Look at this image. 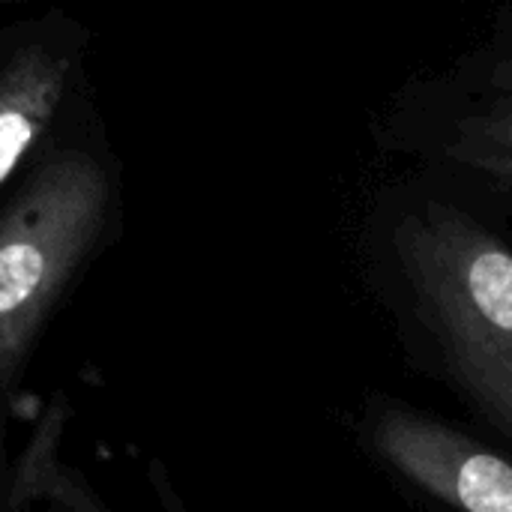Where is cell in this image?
<instances>
[{"mask_svg": "<svg viewBox=\"0 0 512 512\" xmlns=\"http://www.w3.org/2000/svg\"><path fill=\"white\" fill-rule=\"evenodd\" d=\"M507 93L489 108L465 117L450 141V156L512 186V69L504 72Z\"/></svg>", "mask_w": 512, "mask_h": 512, "instance_id": "5b68a950", "label": "cell"}, {"mask_svg": "<svg viewBox=\"0 0 512 512\" xmlns=\"http://www.w3.org/2000/svg\"><path fill=\"white\" fill-rule=\"evenodd\" d=\"M384 462L459 512H512V462L408 408H387L372 426Z\"/></svg>", "mask_w": 512, "mask_h": 512, "instance_id": "3957f363", "label": "cell"}, {"mask_svg": "<svg viewBox=\"0 0 512 512\" xmlns=\"http://www.w3.org/2000/svg\"><path fill=\"white\" fill-rule=\"evenodd\" d=\"M108 180L81 150L51 159L0 219V393L96 243Z\"/></svg>", "mask_w": 512, "mask_h": 512, "instance_id": "7a4b0ae2", "label": "cell"}, {"mask_svg": "<svg viewBox=\"0 0 512 512\" xmlns=\"http://www.w3.org/2000/svg\"><path fill=\"white\" fill-rule=\"evenodd\" d=\"M69 60L33 45L18 51L0 75V186L51 123L63 96Z\"/></svg>", "mask_w": 512, "mask_h": 512, "instance_id": "277c9868", "label": "cell"}, {"mask_svg": "<svg viewBox=\"0 0 512 512\" xmlns=\"http://www.w3.org/2000/svg\"><path fill=\"white\" fill-rule=\"evenodd\" d=\"M396 252L462 393L512 441V249L432 204L399 225Z\"/></svg>", "mask_w": 512, "mask_h": 512, "instance_id": "6da1fadb", "label": "cell"}, {"mask_svg": "<svg viewBox=\"0 0 512 512\" xmlns=\"http://www.w3.org/2000/svg\"><path fill=\"white\" fill-rule=\"evenodd\" d=\"M18 474H21V486H30V492L51 498L57 510L99 512L93 498L84 492V486L60 468V462L54 459V444L51 438H45V432L33 438V447L21 459Z\"/></svg>", "mask_w": 512, "mask_h": 512, "instance_id": "8992f818", "label": "cell"}]
</instances>
